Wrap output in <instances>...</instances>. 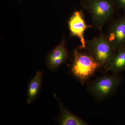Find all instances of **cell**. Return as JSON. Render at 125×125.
I'll list each match as a JSON object with an SVG mask.
<instances>
[{"label":"cell","mask_w":125,"mask_h":125,"mask_svg":"<svg viewBox=\"0 0 125 125\" xmlns=\"http://www.w3.org/2000/svg\"><path fill=\"white\" fill-rule=\"evenodd\" d=\"M83 3L94 26L100 30L112 18L117 6L115 0H83Z\"/></svg>","instance_id":"cell-1"},{"label":"cell","mask_w":125,"mask_h":125,"mask_svg":"<svg viewBox=\"0 0 125 125\" xmlns=\"http://www.w3.org/2000/svg\"><path fill=\"white\" fill-rule=\"evenodd\" d=\"M85 49L96 60L101 67L109 71L116 52L106 36L101 34L87 41Z\"/></svg>","instance_id":"cell-2"},{"label":"cell","mask_w":125,"mask_h":125,"mask_svg":"<svg viewBox=\"0 0 125 125\" xmlns=\"http://www.w3.org/2000/svg\"><path fill=\"white\" fill-rule=\"evenodd\" d=\"M75 49L71 72L80 82L83 83L94 75L100 65L88 52Z\"/></svg>","instance_id":"cell-3"},{"label":"cell","mask_w":125,"mask_h":125,"mask_svg":"<svg viewBox=\"0 0 125 125\" xmlns=\"http://www.w3.org/2000/svg\"><path fill=\"white\" fill-rule=\"evenodd\" d=\"M121 81V78L116 74L103 75L90 83L88 90L94 98L101 101L114 93Z\"/></svg>","instance_id":"cell-4"},{"label":"cell","mask_w":125,"mask_h":125,"mask_svg":"<svg viewBox=\"0 0 125 125\" xmlns=\"http://www.w3.org/2000/svg\"><path fill=\"white\" fill-rule=\"evenodd\" d=\"M68 25L71 35L77 37L80 40L81 45L79 49H85L87 41L84 38V34L92 26L87 24L83 12L80 10L75 11L70 18Z\"/></svg>","instance_id":"cell-5"},{"label":"cell","mask_w":125,"mask_h":125,"mask_svg":"<svg viewBox=\"0 0 125 125\" xmlns=\"http://www.w3.org/2000/svg\"><path fill=\"white\" fill-rule=\"evenodd\" d=\"M114 51L125 46V16L117 19L112 25L106 36Z\"/></svg>","instance_id":"cell-6"},{"label":"cell","mask_w":125,"mask_h":125,"mask_svg":"<svg viewBox=\"0 0 125 125\" xmlns=\"http://www.w3.org/2000/svg\"><path fill=\"white\" fill-rule=\"evenodd\" d=\"M68 52L64 40L58 45L49 55L48 65L49 68L54 70L58 68L67 60Z\"/></svg>","instance_id":"cell-7"},{"label":"cell","mask_w":125,"mask_h":125,"mask_svg":"<svg viewBox=\"0 0 125 125\" xmlns=\"http://www.w3.org/2000/svg\"><path fill=\"white\" fill-rule=\"evenodd\" d=\"M115 52L109 67V71L117 74L125 70V46Z\"/></svg>","instance_id":"cell-8"},{"label":"cell","mask_w":125,"mask_h":125,"mask_svg":"<svg viewBox=\"0 0 125 125\" xmlns=\"http://www.w3.org/2000/svg\"><path fill=\"white\" fill-rule=\"evenodd\" d=\"M60 124L62 125H87L88 123L74 115L62 105L61 106Z\"/></svg>","instance_id":"cell-9"},{"label":"cell","mask_w":125,"mask_h":125,"mask_svg":"<svg viewBox=\"0 0 125 125\" xmlns=\"http://www.w3.org/2000/svg\"><path fill=\"white\" fill-rule=\"evenodd\" d=\"M42 73L38 72L30 83L28 88L27 102L30 104L34 100L39 92L42 83Z\"/></svg>","instance_id":"cell-10"},{"label":"cell","mask_w":125,"mask_h":125,"mask_svg":"<svg viewBox=\"0 0 125 125\" xmlns=\"http://www.w3.org/2000/svg\"><path fill=\"white\" fill-rule=\"evenodd\" d=\"M117 6L122 9L125 13V0H115Z\"/></svg>","instance_id":"cell-11"}]
</instances>
